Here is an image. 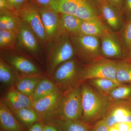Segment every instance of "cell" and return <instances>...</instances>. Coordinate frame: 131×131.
I'll return each mask as SVG.
<instances>
[{
    "label": "cell",
    "instance_id": "cell-6",
    "mask_svg": "<svg viewBox=\"0 0 131 131\" xmlns=\"http://www.w3.org/2000/svg\"><path fill=\"white\" fill-rule=\"evenodd\" d=\"M75 55L88 63L101 56L100 38L90 35H70Z\"/></svg>",
    "mask_w": 131,
    "mask_h": 131
},
{
    "label": "cell",
    "instance_id": "cell-11",
    "mask_svg": "<svg viewBox=\"0 0 131 131\" xmlns=\"http://www.w3.org/2000/svg\"><path fill=\"white\" fill-rule=\"evenodd\" d=\"M108 128L120 122H131V102L128 101L112 102L102 119Z\"/></svg>",
    "mask_w": 131,
    "mask_h": 131
},
{
    "label": "cell",
    "instance_id": "cell-33",
    "mask_svg": "<svg viewBox=\"0 0 131 131\" xmlns=\"http://www.w3.org/2000/svg\"><path fill=\"white\" fill-rule=\"evenodd\" d=\"M13 7L15 9L17 10L21 9L27 4L28 0H7Z\"/></svg>",
    "mask_w": 131,
    "mask_h": 131
},
{
    "label": "cell",
    "instance_id": "cell-24",
    "mask_svg": "<svg viewBox=\"0 0 131 131\" xmlns=\"http://www.w3.org/2000/svg\"><path fill=\"white\" fill-rule=\"evenodd\" d=\"M16 71L2 59L0 60V81L7 87H12L16 84Z\"/></svg>",
    "mask_w": 131,
    "mask_h": 131
},
{
    "label": "cell",
    "instance_id": "cell-27",
    "mask_svg": "<svg viewBox=\"0 0 131 131\" xmlns=\"http://www.w3.org/2000/svg\"><path fill=\"white\" fill-rule=\"evenodd\" d=\"M12 112L15 117L26 126H31L39 121L38 115L32 107L25 108Z\"/></svg>",
    "mask_w": 131,
    "mask_h": 131
},
{
    "label": "cell",
    "instance_id": "cell-12",
    "mask_svg": "<svg viewBox=\"0 0 131 131\" xmlns=\"http://www.w3.org/2000/svg\"><path fill=\"white\" fill-rule=\"evenodd\" d=\"M100 38L102 57L109 59H123V45L114 32L109 30Z\"/></svg>",
    "mask_w": 131,
    "mask_h": 131
},
{
    "label": "cell",
    "instance_id": "cell-15",
    "mask_svg": "<svg viewBox=\"0 0 131 131\" xmlns=\"http://www.w3.org/2000/svg\"><path fill=\"white\" fill-rule=\"evenodd\" d=\"M0 124L3 131H22V127L5 102L0 103Z\"/></svg>",
    "mask_w": 131,
    "mask_h": 131
},
{
    "label": "cell",
    "instance_id": "cell-9",
    "mask_svg": "<svg viewBox=\"0 0 131 131\" xmlns=\"http://www.w3.org/2000/svg\"><path fill=\"white\" fill-rule=\"evenodd\" d=\"M1 56V58L16 72L21 74L28 76L38 75L40 73L37 66L30 59L24 56L5 50L2 51Z\"/></svg>",
    "mask_w": 131,
    "mask_h": 131
},
{
    "label": "cell",
    "instance_id": "cell-26",
    "mask_svg": "<svg viewBox=\"0 0 131 131\" xmlns=\"http://www.w3.org/2000/svg\"><path fill=\"white\" fill-rule=\"evenodd\" d=\"M61 25L69 35H77L83 20L73 15L61 14Z\"/></svg>",
    "mask_w": 131,
    "mask_h": 131
},
{
    "label": "cell",
    "instance_id": "cell-8",
    "mask_svg": "<svg viewBox=\"0 0 131 131\" xmlns=\"http://www.w3.org/2000/svg\"><path fill=\"white\" fill-rule=\"evenodd\" d=\"M43 45L34 32L21 20L16 47L20 51L39 59Z\"/></svg>",
    "mask_w": 131,
    "mask_h": 131
},
{
    "label": "cell",
    "instance_id": "cell-22",
    "mask_svg": "<svg viewBox=\"0 0 131 131\" xmlns=\"http://www.w3.org/2000/svg\"><path fill=\"white\" fill-rule=\"evenodd\" d=\"M81 0H54L49 6L59 14L75 15Z\"/></svg>",
    "mask_w": 131,
    "mask_h": 131
},
{
    "label": "cell",
    "instance_id": "cell-43",
    "mask_svg": "<svg viewBox=\"0 0 131 131\" xmlns=\"http://www.w3.org/2000/svg\"><path fill=\"white\" fill-rule=\"evenodd\" d=\"M98 2H102L104 1H106V0H96Z\"/></svg>",
    "mask_w": 131,
    "mask_h": 131
},
{
    "label": "cell",
    "instance_id": "cell-40",
    "mask_svg": "<svg viewBox=\"0 0 131 131\" xmlns=\"http://www.w3.org/2000/svg\"><path fill=\"white\" fill-rule=\"evenodd\" d=\"M36 2L40 5V6H49L51 3L54 0H36Z\"/></svg>",
    "mask_w": 131,
    "mask_h": 131
},
{
    "label": "cell",
    "instance_id": "cell-25",
    "mask_svg": "<svg viewBox=\"0 0 131 131\" xmlns=\"http://www.w3.org/2000/svg\"><path fill=\"white\" fill-rule=\"evenodd\" d=\"M116 79L119 84L131 83V62L128 60L117 61Z\"/></svg>",
    "mask_w": 131,
    "mask_h": 131
},
{
    "label": "cell",
    "instance_id": "cell-21",
    "mask_svg": "<svg viewBox=\"0 0 131 131\" xmlns=\"http://www.w3.org/2000/svg\"><path fill=\"white\" fill-rule=\"evenodd\" d=\"M41 79L38 75L22 78L16 82V89L27 96L31 97Z\"/></svg>",
    "mask_w": 131,
    "mask_h": 131
},
{
    "label": "cell",
    "instance_id": "cell-7",
    "mask_svg": "<svg viewBox=\"0 0 131 131\" xmlns=\"http://www.w3.org/2000/svg\"><path fill=\"white\" fill-rule=\"evenodd\" d=\"M14 13L34 32L43 44H47L49 39L42 23L39 7L34 4H28Z\"/></svg>",
    "mask_w": 131,
    "mask_h": 131
},
{
    "label": "cell",
    "instance_id": "cell-42",
    "mask_svg": "<svg viewBox=\"0 0 131 131\" xmlns=\"http://www.w3.org/2000/svg\"><path fill=\"white\" fill-rule=\"evenodd\" d=\"M108 131H119L114 126L108 128Z\"/></svg>",
    "mask_w": 131,
    "mask_h": 131
},
{
    "label": "cell",
    "instance_id": "cell-39",
    "mask_svg": "<svg viewBox=\"0 0 131 131\" xmlns=\"http://www.w3.org/2000/svg\"><path fill=\"white\" fill-rule=\"evenodd\" d=\"M43 131H58L56 127L52 123L44 125Z\"/></svg>",
    "mask_w": 131,
    "mask_h": 131
},
{
    "label": "cell",
    "instance_id": "cell-44",
    "mask_svg": "<svg viewBox=\"0 0 131 131\" xmlns=\"http://www.w3.org/2000/svg\"><path fill=\"white\" fill-rule=\"evenodd\" d=\"M127 101H129L131 102V98H130V99H129V100H127Z\"/></svg>",
    "mask_w": 131,
    "mask_h": 131
},
{
    "label": "cell",
    "instance_id": "cell-19",
    "mask_svg": "<svg viewBox=\"0 0 131 131\" xmlns=\"http://www.w3.org/2000/svg\"><path fill=\"white\" fill-rule=\"evenodd\" d=\"M59 89L56 84L48 78L41 79L33 93L31 98L32 102L48 96Z\"/></svg>",
    "mask_w": 131,
    "mask_h": 131
},
{
    "label": "cell",
    "instance_id": "cell-34",
    "mask_svg": "<svg viewBox=\"0 0 131 131\" xmlns=\"http://www.w3.org/2000/svg\"><path fill=\"white\" fill-rule=\"evenodd\" d=\"M0 9L13 13L16 11L7 0H0Z\"/></svg>",
    "mask_w": 131,
    "mask_h": 131
},
{
    "label": "cell",
    "instance_id": "cell-30",
    "mask_svg": "<svg viewBox=\"0 0 131 131\" xmlns=\"http://www.w3.org/2000/svg\"><path fill=\"white\" fill-rule=\"evenodd\" d=\"M18 33L0 29V47L1 50H7L16 46Z\"/></svg>",
    "mask_w": 131,
    "mask_h": 131
},
{
    "label": "cell",
    "instance_id": "cell-36",
    "mask_svg": "<svg viewBox=\"0 0 131 131\" xmlns=\"http://www.w3.org/2000/svg\"><path fill=\"white\" fill-rule=\"evenodd\" d=\"M119 131H128L131 128V122H120L114 126Z\"/></svg>",
    "mask_w": 131,
    "mask_h": 131
},
{
    "label": "cell",
    "instance_id": "cell-45",
    "mask_svg": "<svg viewBox=\"0 0 131 131\" xmlns=\"http://www.w3.org/2000/svg\"><path fill=\"white\" fill-rule=\"evenodd\" d=\"M128 131H131V128L130 129V130H129Z\"/></svg>",
    "mask_w": 131,
    "mask_h": 131
},
{
    "label": "cell",
    "instance_id": "cell-1",
    "mask_svg": "<svg viewBox=\"0 0 131 131\" xmlns=\"http://www.w3.org/2000/svg\"><path fill=\"white\" fill-rule=\"evenodd\" d=\"M47 73L52 75L59 66L74 58L75 53L70 36L62 27L46 44Z\"/></svg>",
    "mask_w": 131,
    "mask_h": 131
},
{
    "label": "cell",
    "instance_id": "cell-28",
    "mask_svg": "<svg viewBox=\"0 0 131 131\" xmlns=\"http://www.w3.org/2000/svg\"><path fill=\"white\" fill-rule=\"evenodd\" d=\"M96 90L102 93L107 95L118 84L113 80L107 78H97L87 81Z\"/></svg>",
    "mask_w": 131,
    "mask_h": 131
},
{
    "label": "cell",
    "instance_id": "cell-13",
    "mask_svg": "<svg viewBox=\"0 0 131 131\" xmlns=\"http://www.w3.org/2000/svg\"><path fill=\"white\" fill-rule=\"evenodd\" d=\"M101 18L110 30H119L124 24L122 11L111 5L107 1L99 2Z\"/></svg>",
    "mask_w": 131,
    "mask_h": 131
},
{
    "label": "cell",
    "instance_id": "cell-38",
    "mask_svg": "<svg viewBox=\"0 0 131 131\" xmlns=\"http://www.w3.org/2000/svg\"><path fill=\"white\" fill-rule=\"evenodd\" d=\"M107 1L114 6L123 11L124 0H107Z\"/></svg>",
    "mask_w": 131,
    "mask_h": 131
},
{
    "label": "cell",
    "instance_id": "cell-20",
    "mask_svg": "<svg viewBox=\"0 0 131 131\" xmlns=\"http://www.w3.org/2000/svg\"><path fill=\"white\" fill-rule=\"evenodd\" d=\"M21 20L13 12L1 10L0 29L18 33Z\"/></svg>",
    "mask_w": 131,
    "mask_h": 131
},
{
    "label": "cell",
    "instance_id": "cell-32",
    "mask_svg": "<svg viewBox=\"0 0 131 131\" xmlns=\"http://www.w3.org/2000/svg\"><path fill=\"white\" fill-rule=\"evenodd\" d=\"M122 10L126 16V20L131 19V0H124Z\"/></svg>",
    "mask_w": 131,
    "mask_h": 131
},
{
    "label": "cell",
    "instance_id": "cell-35",
    "mask_svg": "<svg viewBox=\"0 0 131 131\" xmlns=\"http://www.w3.org/2000/svg\"><path fill=\"white\" fill-rule=\"evenodd\" d=\"M91 131H108V128L103 120L101 119L95 125Z\"/></svg>",
    "mask_w": 131,
    "mask_h": 131
},
{
    "label": "cell",
    "instance_id": "cell-5",
    "mask_svg": "<svg viewBox=\"0 0 131 131\" xmlns=\"http://www.w3.org/2000/svg\"><path fill=\"white\" fill-rule=\"evenodd\" d=\"M117 61L101 56L88 63L83 66L82 83L92 79L107 78L119 84L116 79Z\"/></svg>",
    "mask_w": 131,
    "mask_h": 131
},
{
    "label": "cell",
    "instance_id": "cell-14",
    "mask_svg": "<svg viewBox=\"0 0 131 131\" xmlns=\"http://www.w3.org/2000/svg\"><path fill=\"white\" fill-rule=\"evenodd\" d=\"M39 10L49 40L56 34L62 27L59 14L49 6H40Z\"/></svg>",
    "mask_w": 131,
    "mask_h": 131
},
{
    "label": "cell",
    "instance_id": "cell-18",
    "mask_svg": "<svg viewBox=\"0 0 131 131\" xmlns=\"http://www.w3.org/2000/svg\"><path fill=\"white\" fill-rule=\"evenodd\" d=\"M75 16L83 20L101 18L99 9L92 0H81Z\"/></svg>",
    "mask_w": 131,
    "mask_h": 131
},
{
    "label": "cell",
    "instance_id": "cell-16",
    "mask_svg": "<svg viewBox=\"0 0 131 131\" xmlns=\"http://www.w3.org/2000/svg\"><path fill=\"white\" fill-rule=\"evenodd\" d=\"M109 30L110 28L101 18L84 20L82 21L78 35H90L100 38Z\"/></svg>",
    "mask_w": 131,
    "mask_h": 131
},
{
    "label": "cell",
    "instance_id": "cell-23",
    "mask_svg": "<svg viewBox=\"0 0 131 131\" xmlns=\"http://www.w3.org/2000/svg\"><path fill=\"white\" fill-rule=\"evenodd\" d=\"M52 123L56 126L58 131H90L88 124L80 121L57 118Z\"/></svg>",
    "mask_w": 131,
    "mask_h": 131
},
{
    "label": "cell",
    "instance_id": "cell-17",
    "mask_svg": "<svg viewBox=\"0 0 131 131\" xmlns=\"http://www.w3.org/2000/svg\"><path fill=\"white\" fill-rule=\"evenodd\" d=\"M5 100L6 104L8 105L12 111L31 107L32 103L30 97L14 89H12L7 92L5 97Z\"/></svg>",
    "mask_w": 131,
    "mask_h": 131
},
{
    "label": "cell",
    "instance_id": "cell-29",
    "mask_svg": "<svg viewBox=\"0 0 131 131\" xmlns=\"http://www.w3.org/2000/svg\"><path fill=\"white\" fill-rule=\"evenodd\" d=\"M107 96L112 102L128 100L131 98V83L118 85Z\"/></svg>",
    "mask_w": 131,
    "mask_h": 131
},
{
    "label": "cell",
    "instance_id": "cell-4",
    "mask_svg": "<svg viewBox=\"0 0 131 131\" xmlns=\"http://www.w3.org/2000/svg\"><path fill=\"white\" fill-rule=\"evenodd\" d=\"M83 67L74 58L62 64L52 75V80L59 89L65 91L80 86Z\"/></svg>",
    "mask_w": 131,
    "mask_h": 131
},
{
    "label": "cell",
    "instance_id": "cell-2",
    "mask_svg": "<svg viewBox=\"0 0 131 131\" xmlns=\"http://www.w3.org/2000/svg\"><path fill=\"white\" fill-rule=\"evenodd\" d=\"M82 95L83 122L88 124L105 116L112 101L107 95L99 92L88 83L81 85Z\"/></svg>",
    "mask_w": 131,
    "mask_h": 131
},
{
    "label": "cell",
    "instance_id": "cell-31",
    "mask_svg": "<svg viewBox=\"0 0 131 131\" xmlns=\"http://www.w3.org/2000/svg\"><path fill=\"white\" fill-rule=\"evenodd\" d=\"M120 34L123 46L128 50L131 45V19L124 23L120 30Z\"/></svg>",
    "mask_w": 131,
    "mask_h": 131
},
{
    "label": "cell",
    "instance_id": "cell-3",
    "mask_svg": "<svg viewBox=\"0 0 131 131\" xmlns=\"http://www.w3.org/2000/svg\"><path fill=\"white\" fill-rule=\"evenodd\" d=\"M81 85L62 93L55 108L54 115L56 119L80 121L82 118L83 108Z\"/></svg>",
    "mask_w": 131,
    "mask_h": 131
},
{
    "label": "cell",
    "instance_id": "cell-41",
    "mask_svg": "<svg viewBox=\"0 0 131 131\" xmlns=\"http://www.w3.org/2000/svg\"><path fill=\"white\" fill-rule=\"evenodd\" d=\"M128 55H127V57H128V61L131 62V45L128 49Z\"/></svg>",
    "mask_w": 131,
    "mask_h": 131
},
{
    "label": "cell",
    "instance_id": "cell-10",
    "mask_svg": "<svg viewBox=\"0 0 131 131\" xmlns=\"http://www.w3.org/2000/svg\"><path fill=\"white\" fill-rule=\"evenodd\" d=\"M60 90L42 98L32 102L31 107L35 110L40 122H52L54 120V112L62 94Z\"/></svg>",
    "mask_w": 131,
    "mask_h": 131
},
{
    "label": "cell",
    "instance_id": "cell-37",
    "mask_svg": "<svg viewBox=\"0 0 131 131\" xmlns=\"http://www.w3.org/2000/svg\"><path fill=\"white\" fill-rule=\"evenodd\" d=\"M44 126L42 122L38 121L31 126L28 131H43Z\"/></svg>",
    "mask_w": 131,
    "mask_h": 131
}]
</instances>
